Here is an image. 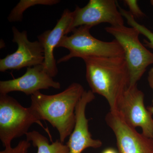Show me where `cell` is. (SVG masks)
Wrapping results in <instances>:
<instances>
[{
  "mask_svg": "<svg viewBox=\"0 0 153 153\" xmlns=\"http://www.w3.org/2000/svg\"><path fill=\"white\" fill-rule=\"evenodd\" d=\"M60 1L59 0H21L11 11L8 20L10 22H21L23 13L28 8L36 5L52 6Z\"/></svg>",
  "mask_w": 153,
  "mask_h": 153,
  "instance_id": "5bb4252c",
  "label": "cell"
},
{
  "mask_svg": "<svg viewBox=\"0 0 153 153\" xmlns=\"http://www.w3.org/2000/svg\"><path fill=\"white\" fill-rule=\"evenodd\" d=\"M85 91L81 84L74 82L57 94L38 91L31 96L30 107L38 120L47 121L57 129L60 141L63 143L74 129L75 108Z\"/></svg>",
  "mask_w": 153,
  "mask_h": 153,
  "instance_id": "6da1fadb",
  "label": "cell"
},
{
  "mask_svg": "<svg viewBox=\"0 0 153 153\" xmlns=\"http://www.w3.org/2000/svg\"><path fill=\"white\" fill-rule=\"evenodd\" d=\"M148 81L150 87L152 88L153 91V67L151 68L149 71L148 76ZM152 103L153 105V95Z\"/></svg>",
  "mask_w": 153,
  "mask_h": 153,
  "instance_id": "ac0fdd59",
  "label": "cell"
},
{
  "mask_svg": "<svg viewBox=\"0 0 153 153\" xmlns=\"http://www.w3.org/2000/svg\"><path fill=\"white\" fill-rule=\"evenodd\" d=\"M124 2L128 7V12L135 19H141L145 16V14L140 8L136 0H125Z\"/></svg>",
  "mask_w": 153,
  "mask_h": 153,
  "instance_id": "e0dca14e",
  "label": "cell"
},
{
  "mask_svg": "<svg viewBox=\"0 0 153 153\" xmlns=\"http://www.w3.org/2000/svg\"><path fill=\"white\" fill-rule=\"evenodd\" d=\"M72 12L65 9L61 18L57 21L53 29L48 30L38 36V41L44 50V61L42 65L44 70L51 77H55L58 73V68L54 55V50L65 36L72 20Z\"/></svg>",
  "mask_w": 153,
  "mask_h": 153,
  "instance_id": "7c38bea8",
  "label": "cell"
},
{
  "mask_svg": "<svg viewBox=\"0 0 153 153\" xmlns=\"http://www.w3.org/2000/svg\"><path fill=\"white\" fill-rule=\"evenodd\" d=\"M91 28L80 26L72 30L71 36H63L57 48H66L69 53L57 60V63L74 57L83 59L89 57H124L123 49L117 41L114 39L106 42L97 39L91 34Z\"/></svg>",
  "mask_w": 153,
  "mask_h": 153,
  "instance_id": "3957f363",
  "label": "cell"
},
{
  "mask_svg": "<svg viewBox=\"0 0 153 153\" xmlns=\"http://www.w3.org/2000/svg\"><path fill=\"white\" fill-rule=\"evenodd\" d=\"M144 99L137 85L129 87L117 102L116 114L130 126L140 128L144 135L153 140V114L145 107Z\"/></svg>",
  "mask_w": 153,
  "mask_h": 153,
  "instance_id": "52a82bcc",
  "label": "cell"
},
{
  "mask_svg": "<svg viewBox=\"0 0 153 153\" xmlns=\"http://www.w3.org/2000/svg\"><path fill=\"white\" fill-rule=\"evenodd\" d=\"M105 120L114 134L118 153H153V140L127 124L117 114L110 111Z\"/></svg>",
  "mask_w": 153,
  "mask_h": 153,
  "instance_id": "9c48e42d",
  "label": "cell"
},
{
  "mask_svg": "<svg viewBox=\"0 0 153 153\" xmlns=\"http://www.w3.org/2000/svg\"><path fill=\"white\" fill-rule=\"evenodd\" d=\"M26 136L27 140L32 142L33 146L38 148L37 153H69L67 145L58 140L50 144L46 137L36 131H29Z\"/></svg>",
  "mask_w": 153,
  "mask_h": 153,
  "instance_id": "4fadbf2b",
  "label": "cell"
},
{
  "mask_svg": "<svg viewBox=\"0 0 153 153\" xmlns=\"http://www.w3.org/2000/svg\"><path fill=\"white\" fill-rule=\"evenodd\" d=\"M147 108L152 114H153V106L148 107Z\"/></svg>",
  "mask_w": 153,
  "mask_h": 153,
  "instance_id": "ffe728a7",
  "label": "cell"
},
{
  "mask_svg": "<svg viewBox=\"0 0 153 153\" xmlns=\"http://www.w3.org/2000/svg\"><path fill=\"white\" fill-rule=\"evenodd\" d=\"M12 31L13 34L12 41L16 43L18 49L14 53L0 60V71L19 70L25 67L42 65L44 61V50L40 42L29 41L25 30L20 32L13 27Z\"/></svg>",
  "mask_w": 153,
  "mask_h": 153,
  "instance_id": "ba28073f",
  "label": "cell"
},
{
  "mask_svg": "<svg viewBox=\"0 0 153 153\" xmlns=\"http://www.w3.org/2000/svg\"><path fill=\"white\" fill-rule=\"evenodd\" d=\"M119 10L124 18H125L128 24L131 26L136 28L138 30L140 34L147 38L144 40V45L146 47H149L153 49V33L151 30L146 27L144 25H140L136 21V19L128 11L121 8L119 7Z\"/></svg>",
  "mask_w": 153,
  "mask_h": 153,
  "instance_id": "9a60e30c",
  "label": "cell"
},
{
  "mask_svg": "<svg viewBox=\"0 0 153 153\" xmlns=\"http://www.w3.org/2000/svg\"><path fill=\"white\" fill-rule=\"evenodd\" d=\"M150 3L153 6V0H151L150 1Z\"/></svg>",
  "mask_w": 153,
  "mask_h": 153,
  "instance_id": "44dd1931",
  "label": "cell"
},
{
  "mask_svg": "<svg viewBox=\"0 0 153 153\" xmlns=\"http://www.w3.org/2000/svg\"><path fill=\"white\" fill-rule=\"evenodd\" d=\"M108 23L112 27L124 25L123 17L114 0H90L83 7L76 6L72 12V20L65 36L80 26L93 27Z\"/></svg>",
  "mask_w": 153,
  "mask_h": 153,
  "instance_id": "8992f818",
  "label": "cell"
},
{
  "mask_svg": "<svg viewBox=\"0 0 153 153\" xmlns=\"http://www.w3.org/2000/svg\"><path fill=\"white\" fill-rule=\"evenodd\" d=\"M105 31L120 44L129 71V87L137 85L147 68L153 64V53L148 50L139 39L140 32L136 28L124 26L106 27Z\"/></svg>",
  "mask_w": 153,
  "mask_h": 153,
  "instance_id": "277c9868",
  "label": "cell"
},
{
  "mask_svg": "<svg viewBox=\"0 0 153 153\" xmlns=\"http://www.w3.org/2000/svg\"><path fill=\"white\" fill-rule=\"evenodd\" d=\"M50 88L60 89L61 85L47 74L43 65L27 68L25 74L18 78L0 81V94H2L21 91L31 96L41 89Z\"/></svg>",
  "mask_w": 153,
  "mask_h": 153,
  "instance_id": "30bf717a",
  "label": "cell"
},
{
  "mask_svg": "<svg viewBox=\"0 0 153 153\" xmlns=\"http://www.w3.org/2000/svg\"><path fill=\"white\" fill-rule=\"evenodd\" d=\"M82 60L91 90L106 99L111 112L116 113L117 102L129 86V71L125 57H89Z\"/></svg>",
  "mask_w": 153,
  "mask_h": 153,
  "instance_id": "7a4b0ae2",
  "label": "cell"
},
{
  "mask_svg": "<svg viewBox=\"0 0 153 153\" xmlns=\"http://www.w3.org/2000/svg\"><path fill=\"white\" fill-rule=\"evenodd\" d=\"M31 146V143L27 140L21 141L15 148H12L11 146H7L4 151L0 153H27L28 149Z\"/></svg>",
  "mask_w": 153,
  "mask_h": 153,
  "instance_id": "2e32d148",
  "label": "cell"
},
{
  "mask_svg": "<svg viewBox=\"0 0 153 153\" xmlns=\"http://www.w3.org/2000/svg\"><path fill=\"white\" fill-rule=\"evenodd\" d=\"M34 123L43 126L32 110L7 94H0V139L5 147L15 138L26 135Z\"/></svg>",
  "mask_w": 153,
  "mask_h": 153,
  "instance_id": "5b68a950",
  "label": "cell"
},
{
  "mask_svg": "<svg viewBox=\"0 0 153 153\" xmlns=\"http://www.w3.org/2000/svg\"><path fill=\"white\" fill-rule=\"evenodd\" d=\"M94 99V94L91 90H85L76 105L75 126L66 143L69 153H81L87 148L98 149L102 146L100 140L92 138L88 129V120L85 116L87 105Z\"/></svg>",
  "mask_w": 153,
  "mask_h": 153,
  "instance_id": "8fae6325",
  "label": "cell"
},
{
  "mask_svg": "<svg viewBox=\"0 0 153 153\" xmlns=\"http://www.w3.org/2000/svg\"><path fill=\"white\" fill-rule=\"evenodd\" d=\"M102 153H117V152L114 149L112 148H108L106 149L102 152Z\"/></svg>",
  "mask_w": 153,
  "mask_h": 153,
  "instance_id": "d6986e66",
  "label": "cell"
}]
</instances>
